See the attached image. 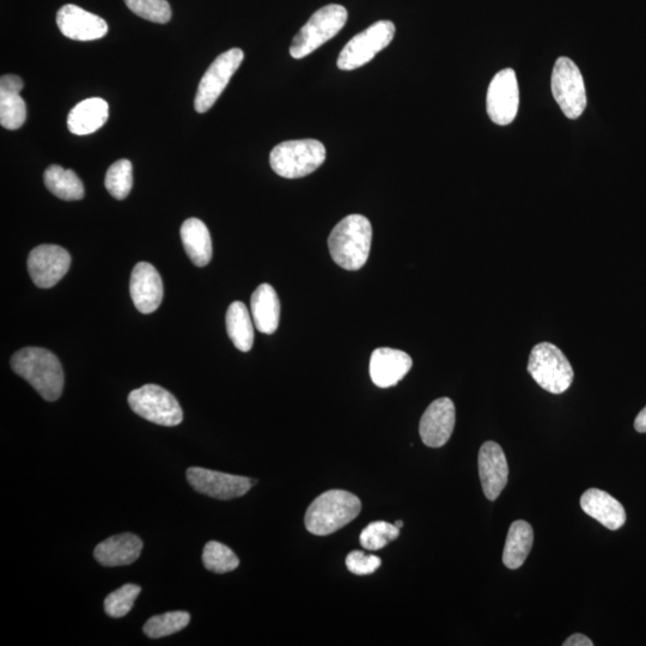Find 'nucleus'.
<instances>
[{
	"label": "nucleus",
	"mask_w": 646,
	"mask_h": 646,
	"mask_svg": "<svg viewBox=\"0 0 646 646\" xmlns=\"http://www.w3.org/2000/svg\"><path fill=\"white\" fill-rule=\"evenodd\" d=\"M15 374L29 382L36 392L47 401H56L62 396L64 371L56 355L40 347H26L11 358Z\"/></svg>",
	"instance_id": "f257e3e1"
},
{
	"label": "nucleus",
	"mask_w": 646,
	"mask_h": 646,
	"mask_svg": "<svg viewBox=\"0 0 646 646\" xmlns=\"http://www.w3.org/2000/svg\"><path fill=\"white\" fill-rule=\"evenodd\" d=\"M373 227L367 217L350 215L335 225L328 239L335 264L347 271H358L367 264Z\"/></svg>",
	"instance_id": "f03ea898"
},
{
	"label": "nucleus",
	"mask_w": 646,
	"mask_h": 646,
	"mask_svg": "<svg viewBox=\"0 0 646 646\" xmlns=\"http://www.w3.org/2000/svg\"><path fill=\"white\" fill-rule=\"evenodd\" d=\"M361 510V501L351 492L327 491L309 505L304 523L309 533L326 536L347 526Z\"/></svg>",
	"instance_id": "7ed1b4c3"
},
{
	"label": "nucleus",
	"mask_w": 646,
	"mask_h": 646,
	"mask_svg": "<svg viewBox=\"0 0 646 646\" xmlns=\"http://www.w3.org/2000/svg\"><path fill=\"white\" fill-rule=\"evenodd\" d=\"M325 160V145L315 139L280 143L270 155L274 173L285 179L304 178L318 170Z\"/></svg>",
	"instance_id": "20e7f679"
},
{
	"label": "nucleus",
	"mask_w": 646,
	"mask_h": 646,
	"mask_svg": "<svg viewBox=\"0 0 646 646\" xmlns=\"http://www.w3.org/2000/svg\"><path fill=\"white\" fill-rule=\"evenodd\" d=\"M528 373L542 389L552 394L566 392L575 377L569 359L551 343L534 346L529 357Z\"/></svg>",
	"instance_id": "39448f33"
},
{
	"label": "nucleus",
	"mask_w": 646,
	"mask_h": 646,
	"mask_svg": "<svg viewBox=\"0 0 646 646\" xmlns=\"http://www.w3.org/2000/svg\"><path fill=\"white\" fill-rule=\"evenodd\" d=\"M347 22V10L338 4L323 6L309 18L300 32L292 40V58L302 59L314 53L327 41L334 38Z\"/></svg>",
	"instance_id": "423d86ee"
},
{
	"label": "nucleus",
	"mask_w": 646,
	"mask_h": 646,
	"mask_svg": "<svg viewBox=\"0 0 646 646\" xmlns=\"http://www.w3.org/2000/svg\"><path fill=\"white\" fill-rule=\"evenodd\" d=\"M132 411L148 422L162 426H176L184 419V412L172 393L157 385H145L129 395Z\"/></svg>",
	"instance_id": "0eeeda50"
},
{
	"label": "nucleus",
	"mask_w": 646,
	"mask_h": 646,
	"mask_svg": "<svg viewBox=\"0 0 646 646\" xmlns=\"http://www.w3.org/2000/svg\"><path fill=\"white\" fill-rule=\"evenodd\" d=\"M395 26L390 21H379L347 42L338 58V67L352 71L368 64L393 41Z\"/></svg>",
	"instance_id": "6e6552de"
},
{
	"label": "nucleus",
	"mask_w": 646,
	"mask_h": 646,
	"mask_svg": "<svg viewBox=\"0 0 646 646\" xmlns=\"http://www.w3.org/2000/svg\"><path fill=\"white\" fill-rule=\"evenodd\" d=\"M552 94L566 118L575 120L587 108V93L578 66L569 58H559L552 72Z\"/></svg>",
	"instance_id": "1a4fd4ad"
},
{
	"label": "nucleus",
	"mask_w": 646,
	"mask_h": 646,
	"mask_svg": "<svg viewBox=\"0 0 646 646\" xmlns=\"http://www.w3.org/2000/svg\"><path fill=\"white\" fill-rule=\"evenodd\" d=\"M245 53L240 48H233L224 52L215 62L211 64L199 83L197 96H195V111L200 114L210 111L225 88L228 87L230 79L239 70Z\"/></svg>",
	"instance_id": "9d476101"
},
{
	"label": "nucleus",
	"mask_w": 646,
	"mask_h": 646,
	"mask_svg": "<svg viewBox=\"0 0 646 646\" xmlns=\"http://www.w3.org/2000/svg\"><path fill=\"white\" fill-rule=\"evenodd\" d=\"M520 105V90L514 70L499 71L487 91L486 107L492 123L507 126L513 123Z\"/></svg>",
	"instance_id": "9b49d317"
},
{
	"label": "nucleus",
	"mask_w": 646,
	"mask_h": 646,
	"mask_svg": "<svg viewBox=\"0 0 646 646\" xmlns=\"http://www.w3.org/2000/svg\"><path fill=\"white\" fill-rule=\"evenodd\" d=\"M187 480L201 495L221 501L245 496L253 486L252 479L200 467L187 469Z\"/></svg>",
	"instance_id": "f8f14e48"
},
{
	"label": "nucleus",
	"mask_w": 646,
	"mask_h": 646,
	"mask_svg": "<svg viewBox=\"0 0 646 646\" xmlns=\"http://www.w3.org/2000/svg\"><path fill=\"white\" fill-rule=\"evenodd\" d=\"M71 255L63 247L41 245L28 257V271L34 284L41 289L53 288L70 270Z\"/></svg>",
	"instance_id": "ddd939ff"
},
{
	"label": "nucleus",
	"mask_w": 646,
	"mask_h": 646,
	"mask_svg": "<svg viewBox=\"0 0 646 646\" xmlns=\"http://www.w3.org/2000/svg\"><path fill=\"white\" fill-rule=\"evenodd\" d=\"M456 422L455 405L449 398L437 399L426 408L419 424L425 446L441 448L453 435Z\"/></svg>",
	"instance_id": "4468645a"
},
{
	"label": "nucleus",
	"mask_w": 646,
	"mask_h": 646,
	"mask_svg": "<svg viewBox=\"0 0 646 646\" xmlns=\"http://www.w3.org/2000/svg\"><path fill=\"white\" fill-rule=\"evenodd\" d=\"M57 26L66 38L75 41H94L105 38L108 24L100 16L67 4L58 11Z\"/></svg>",
	"instance_id": "2eb2a0df"
},
{
	"label": "nucleus",
	"mask_w": 646,
	"mask_h": 646,
	"mask_svg": "<svg viewBox=\"0 0 646 646\" xmlns=\"http://www.w3.org/2000/svg\"><path fill=\"white\" fill-rule=\"evenodd\" d=\"M479 475L487 499L496 501L508 484L507 456L496 442H485L479 452Z\"/></svg>",
	"instance_id": "dca6fc26"
},
{
	"label": "nucleus",
	"mask_w": 646,
	"mask_h": 646,
	"mask_svg": "<svg viewBox=\"0 0 646 646\" xmlns=\"http://www.w3.org/2000/svg\"><path fill=\"white\" fill-rule=\"evenodd\" d=\"M130 291L134 306L140 313L156 312L163 300V283L160 273L148 262H139L132 271Z\"/></svg>",
	"instance_id": "f3484780"
},
{
	"label": "nucleus",
	"mask_w": 646,
	"mask_h": 646,
	"mask_svg": "<svg viewBox=\"0 0 646 646\" xmlns=\"http://www.w3.org/2000/svg\"><path fill=\"white\" fill-rule=\"evenodd\" d=\"M412 365V358L406 352L390 349V347H380L371 355L370 377L377 387H394L404 379Z\"/></svg>",
	"instance_id": "a211bd4d"
},
{
	"label": "nucleus",
	"mask_w": 646,
	"mask_h": 646,
	"mask_svg": "<svg viewBox=\"0 0 646 646\" xmlns=\"http://www.w3.org/2000/svg\"><path fill=\"white\" fill-rule=\"evenodd\" d=\"M142 550L143 541L137 535L125 533L102 541L96 546L94 556L101 565L114 568L136 562Z\"/></svg>",
	"instance_id": "6ab92c4d"
},
{
	"label": "nucleus",
	"mask_w": 646,
	"mask_h": 646,
	"mask_svg": "<svg viewBox=\"0 0 646 646\" xmlns=\"http://www.w3.org/2000/svg\"><path fill=\"white\" fill-rule=\"evenodd\" d=\"M581 507L585 514L595 518L603 527L618 530L626 522L623 505L606 491L589 489L583 493Z\"/></svg>",
	"instance_id": "aec40b11"
},
{
	"label": "nucleus",
	"mask_w": 646,
	"mask_h": 646,
	"mask_svg": "<svg viewBox=\"0 0 646 646\" xmlns=\"http://www.w3.org/2000/svg\"><path fill=\"white\" fill-rule=\"evenodd\" d=\"M109 106L99 97L79 102L67 118V127L76 136H88L107 123Z\"/></svg>",
	"instance_id": "412c9836"
},
{
	"label": "nucleus",
	"mask_w": 646,
	"mask_h": 646,
	"mask_svg": "<svg viewBox=\"0 0 646 646\" xmlns=\"http://www.w3.org/2000/svg\"><path fill=\"white\" fill-rule=\"evenodd\" d=\"M252 318L258 331L273 334L280 320V301L270 284H261L252 296Z\"/></svg>",
	"instance_id": "4be33fe9"
},
{
	"label": "nucleus",
	"mask_w": 646,
	"mask_h": 646,
	"mask_svg": "<svg viewBox=\"0 0 646 646\" xmlns=\"http://www.w3.org/2000/svg\"><path fill=\"white\" fill-rule=\"evenodd\" d=\"M182 245L198 267H204L212 259V241L209 229L205 223L198 218L187 219L180 230Z\"/></svg>",
	"instance_id": "5701e85b"
},
{
	"label": "nucleus",
	"mask_w": 646,
	"mask_h": 646,
	"mask_svg": "<svg viewBox=\"0 0 646 646\" xmlns=\"http://www.w3.org/2000/svg\"><path fill=\"white\" fill-rule=\"evenodd\" d=\"M534 532L526 521L511 524L507 541H505L503 563L508 569H520L532 551Z\"/></svg>",
	"instance_id": "b1692460"
},
{
	"label": "nucleus",
	"mask_w": 646,
	"mask_h": 646,
	"mask_svg": "<svg viewBox=\"0 0 646 646\" xmlns=\"http://www.w3.org/2000/svg\"><path fill=\"white\" fill-rule=\"evenodd\" d=\"M227 331L236 349L251 351L254 344V327L246 304L234 302L227 312Z\"/></svg>",
	"instance_id": "393cba45"
},
{
	"label": "nucleus",
	"mask_w": 646,
	"mask_h": 646,
	"mask_svg": "<svg viewBox=\"0 0 646 646\" xmlns=\"http://www.w3.org/2000/svg\"><path fill=\"white\" fill-rule=\"evenodd\" d=\"M48 191L59 199L66 201L81 200L84 197V186L77 174L60 166L48 167L44 175Z\"/></svg>",
	"instance_id": "a878e982"
},
{
	"label": "nucleus",
	"mask_w": 646,
	"mask_h": 646,
	"mask_svg": "<svg viewBox=\"0 0 646 646\" xmlns=\"http://www.w3.org/2000/svg\"><path fill=\"white\" fill-rule=\"evenodd\" d=\"M20 94V90L0 89V124L6 130H18L26 123V102Z\"/></svg>",
	"instance_id": "bb28decb"
},
{
	"label": "nucleus",
	"mask_w": 646,
	"mask_h": 646,
	"mask_svg": "<svg viewBox=\"0 0 646 646\" xmlns=\"http://www.w3.org/2000/svg\"><path fill=\"white\" fill-rule=\"evenodd\" d=\"M191 615L187 612H169L155 615L146 621L144 633L152 639L168 637L184 630L190 624Z\"/></svg>",
	"instance_id": "cd10ccee"
},
{
	"label": "nucleus",
	"mask_w": 646,
	"mask_h": 646,
	"mask_svg": "<svg viewBox=\"0 0 646 646\" xmlns=\"http://www.w3.org/2000/svg\"><path fill=\"white\" fill-rule=\"evenodd\" d=\"M203 563L207 570L215 574H227L239 568L240 560L228 546L210 541L204 547Z\"/></svg>",
	"instance_id": "c85d7f7f"
},
{
	"label": "nucleus",
	"mask_w": 646,
	"mask_h": 646,
	"mask_svg": "<svg viewBox=\"0 0 646 646\" xmlns=\"http://www.w3.org/2000/svg\"><path fill=\"white\" fill-rule=\"evenodd\" d=\"M105 186L115 199L124 200L129 197L133 186L132 163L129 160L115 162L108 169Z\"/></svg>",
	"instance_id": "c756f323"
},
{
	"label": "nucleus",
	"mask_w": 646,
	"mask_h": 646,
	"mask_svg": "<svg viewBox=\"0 0 646 646\" xmlns=\"http://www.w3.org/2000/svg\"><path fill=\"white\" fill-rule=\"evenodd\" d=\"M400 529L395 524H390L385 521H377L370 523L367 528L363 530L359 541L365 550L379 551L385 548L389 542L399 538Z\"/></svg>",
	"instance_id": "7c9ffc66"
},
{
	"label": "nucleus",
	"mask_w": 646,
	"mask_h": 646,
	"mask_svg": "<svg viewBox=\"0 0 646 646\" xmlns=\"http://www.w3.org/2000/svg\"><path fill=\"white\" fill-rule=\"evenodd\" d=\"M140 587L136 584H125L118 590L109 594L105 600V612L111 618H123L133 608L134 601L140 594Z\"/></svg>",
	"instance_id": "2f4dec72"
},
{
	"label": "nucleus",
	"mask_w": 646,
	"mask_h": 646,
	"mask_svg": "<svg viewBox=\"0 0 646 646\" xmlns=\"http://www.w3.org/2000/svg\"><path fill=\"white\" fill-rule=\"evenodd\" d=\"M127 8L133 14L154 23H168L172 18V9L167 0H125Z\"/></svg>",
	"instance_id": "473e14b6"
},
{
	"label": "nucleus",
	"mask_w": 646,
	"mask_h": 646,
	"mask_svg": "<svg viewBox=\"0 0 646 646\" xmlns=\"http://www.w3.org/2000/svg\"><path fill=\"white\" fill-rule=\"evenodd\" d=\"M381 559L373 554H365L361 551H353L346 558L347 570L353 575L367 576L374 574L380 568Z\"/></svg>",
	"instance_id": "72a5a7b5"
},
{
	"label": "nucleus",
	"mask_w": 646,
	"mask_h": 646,
	"mask_svg": "<svg viewBox=\"0 0 646 646\" xmlns=\"http://www.w3.org/2000/svg\"><path fill=\"white\" fill-rule=\"evenodd\" d=\"M564 646H594V643L591 642V639L587 636L582 635V633H576L572 635L563 643Z\"/></svg>",
	"instance_id": "f704fd0d"
},
{
	"label": "nucleus",
	"mask_w": 646,
	"mask_h": 646,
	"mask_svg": "<svg viewBox=\"0 0 646 646\" xmlns=\"http://www.w3.org/2000/svg\"><path fill=\"white\" fill-rule=\"evenodd\" d=\"M635 429L641 432V434H645L646 432V406L639 412L635 420Z\"/></svg>",
	"instance_id": "c9c22d12"
},
{
	"label": "nucleus",
	"mask_w": 646,
	"mask_h": 646,
	"mask_svg": "<svg viewBox=\"0 0 646 646\" xmlns=\"http://www.w3.org/2000/svg\"><path fill=\"white\" fill-rule=\"evenodd\" d=\"M394 524H395V526H396V527H398L399 529H400V528H402V527H404V522H402V521H396Z\"/></svg>",
	"instance_id": "e433bc0d"
}]
</instances>
